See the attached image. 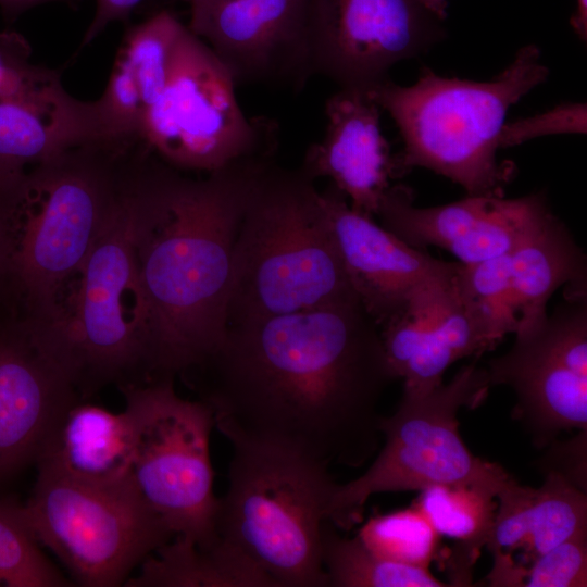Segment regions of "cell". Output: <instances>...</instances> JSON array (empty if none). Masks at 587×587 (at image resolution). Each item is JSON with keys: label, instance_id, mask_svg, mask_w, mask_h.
I'll use <instances>...</instances> for the list:
<instances>
[{"label": "cell", "instance_id": "1", "mask_svg": "<svg viewBox=\"0 0 587 587\" xmlns=\"http://www.w3.org/2000/svg\"><path fill=\"white\" fill-rule=\"evenodd\" d=\"M360 300L229 323L199 366L198 394L228 440L363 466L379 448L378 403L392 374Z\"/></svg>", "mask_w": 587, "mask_h": 587}, {"label": "cell", "instance_id": "2", "mask_svg": "<svg viewBox=\"0 0 587 587\" xmlns=\"http://www.w3.org/2000/svg\"><path fill=\"white\" fill-rule=\"evenodd\" d=\"M276 148L192 179L158 157L132 192L130 233L147 313L149 380L203 363L228 324L233 253L251 188Z\"/></svg>", "mask_w": 587, "mask_h": 587}, {"label": "cell", "instance_id": "3", "mask_svg": "<svg viewBox=\"0 0 587 587\" xmlns=\"http://www.w3.org/2000/svg\"><path fill=\"white\" fill-rule=\"evenodd\" d=\"M140 134L72 146L32 166L9 193L11 268L24 315L54 322L142 154Z\"/></svg>", "mask_w": 587, "mask_h": 587}, {"label": "cell", "instance_id": "4", "mask_svg": "<svg viewBox=\"0 0 587 587\" xmlns=\"http://www.w3.org/2000/svg\"><path fill=\"white\" fill-rule=\"evenodd\" d=\"M359 300L315 180L271 160L238 227L228 324ZM227 324V325H228Z\"/></svg>", "mask_w": 587, "mask_h": 587}, {"label": "cell", "instance_id": "5", "mask_svg": "<svg viewBox=\"0 0 587 587\" xmlns=\"http://www.w3.org/2000/svg\"><path fill=\"white\" fill-rule=\"evenodd\" d=\"M548 76L539 48L527 45L488 82L444 77L424 67L410 86L390 78L379 84L370 93L403 141L395 155L398 176L424 167L460 185L469 196H504L515 173L512 162L497 158L505 116Z\"/></svg>", "mask_w": 587, "mask_h": 587}, {"label": "cell", "instance_id": "6", "mask_svg": "<svg viewBox=\"0 0 587 587\" xmlns=\"http://www.w3.org/2000/svg\"><path fill=\"white\" fill-rule=\"evenodd\" d=\"M228 488L218 498V538L276 587H327L322 533L337 483L328 466L275 445L229 440Z\"/></svg>", "mask_w": 587, "mask_h": 587}, {"label": "cell", "instance_id": "7", "mask_svg": "<svg viewBox=\"0 0 587 587\" xmlns=\"http://www.w3.org/2000/svg\"><path fill=\"white\" fill-rule=\"evenodd\" d=\"M486 367H461L453 378L423 394H402L397 411L380 417L384 446L358 478L338 484L328 521L350 530L363 521L375 494L422 490L433 485L472 484L497 489L510 477L497 463L475 457L459 433L458 413L487 397Z\"/></svg>", "mask_w": 587, "mask_h": 587}, {"label": "cell", "instance_id": "8", "mask_svg": "<svg viewBox=\"0 0 587 587\" xmlns=\"http://www.w3.org/2000/svg\"><path fill=\"white\" fill-rule=\"evenodd\" d=\"M134 168L124 195L52 322L58 349L83 400L109 384L147 383V313L130 233Z\"/></svg>", "mask_w": 587, "mask_h": 587}, {"label": "cell", "instance_id": "9", "mask_svg": "<svg viewBox=\"0 0 587 587\" xmlns=\"http://www.w3.org/2000/svg\"><path fill=\"white\" fill-rule=\"evenodd\" d=\"M20 510L38 542L84 587L125 586L134 570L174 537L130 477L89 484L38 472Z\"/></svg>", "mask_w": 587, "mask_h": 587}, {"label": "cell", "instance_id": "10", "mask_svg": "<svg viewBox=\"0 0 587 587\" xmlns=\"http://www.w3.org/2000/svg\"><path fill=\"white\" fill-rule=\"evenodd\" d=\"M134 424L130 479L173 533L210 549L218 498L213 491L211 409L177 395L174 378L121 388Z\"/></svg>", "mask_w": 587, "mask_h": 587}, {"label": "cell", "instance_id": "11", "mask_svg": "<svg viewBox=\"0 0 587 587\" xmlns=\"http://www.w3.org/2000/svg\"><path fill=\"white\" fill-rule=\"evenodd\" d=\"M236 85L211 48L186 27L174 49L166 85L143 116L141 136L170 166L208 174L277 147L276 123L247 116Z\"/></svg>", "mask_w": 587, "mask_h": 587}, {"label": "cell", "instance_id": "12", "mask_svg": "<svg viewBox=\"0 0 587 587\" xmlns=\"http://www.w3.org/2000/svg\"><path fill=\"white\" fill-rule=\"evenodd\" d=\"M514 334L511 349L486 367L490 386L514 391L513 417L540 448L562 432L587 430V296L564 297Z\"/></svg>", "mask_w": 587, "mask_h": 587}, {"label": "cell", "instance_id": "13", "mask_svg": "<svg viewBox=\"0 0 587 587\" xmlns=\"http://www.w3.org/2000/svg\"><path fill=\"white\" fill-rule=\"evenodd\" d=\"M310 22L315 74L365 91L446 35L444 21L415 0H312Z\"/></svg>", "mask_w": 587, "mask_h": 587}, {"label": "cell", "instance_id": "14", "mask_svg": "<svg viewBox=\"0 0 587 587\" xmlns=\"http://www.w3.org/2000/svg\"><path fill=\"white\" fill-rule=\"evenodd\" d=\"M187 26L236 84L300 92L315 74L312 0H189Z\"/></svg>", "mask_w": 587, "mask_h": 587}, {"label": "cell", "instance_id": "15", "mask_svg": "<svg viewBox=\"0 0 587 587\" xmlns=\"http://www.w3.org/2000/svg\"><path fill=\"white\" fill-rule=\"evenodd\" d=\"M78 400L51 323L0 320V485L35 464L57 419Z\"/></svg>", "mask_w": 587, "mask_h": 587}, {"label": "cell", "instance_id": "16", "mask_svg": "<svg viewBox=\"0 0 587 587\" xmlns=\"http://www.w3.org/2000/svg\"><path fill=\"white\" fill-rule=\"evenodd\" d=\"M552 213L545 191L519 198L466 196L448 204L419 208L404 185L390 186L377 216L409 246H436L471 264L511 252Z\"/></svg>", "mask_w": 587, "mask_h": 587}, {"label": "cell", "instance_id": "17", "mask_svg": "<svg viewBox=\"0 0 587 587\" xmlns=\"http://www.w3.org/2000/svg\"><path fill=\"white\" fill-rule=\"evenodd\" d=\"M321 196L351 286L378 326L400 316L419 291L454 275L459 262L409 246L354 211L333 184Z\"/></svg>", "mask_w": 587, "mask_h": 587}, {"label": "cell", "instance_id": "18", "mask_svg": "<svg viewBox=\"0 0 587 587\" xmlns=\"http://www.w3.org/2000/svg\"><path fill=\"white\" fill-rule=\"evenodd\" d=\"M380 107L370 91L339 88L325 103L323 138L310 145L300 167L314 180L327 177L369 217L398 176L395 157L380 128Z\"/></svg>", "mask_w": 587, "mask_h": 587}, {"label": "cell", "instance_id": "19", "mask_svg": "<svg viewBox=\"0 0 587 587\" xmlns=\"http://www.w3.org/2000/svg\"><path fill=\"white\" fill-rule=\"evenodd\" d=\"M453 277L419 291L400 316L383 326L386 359L395 377L404 380V392H427L442 384L454 362L487 351Z\"/></svg>", "mask_w": 587, "mask_h": 587}, {"label": "cell", "instance_id": "20", "mask_svg": "<svg viewBox=\"0 0 587 587\" xmlns=\"http://www.w3.org/2000/svg\"><path fill=\"white\" fill-rule=\"evenodd\" d=\"M97 101H82L63 88L60 72L45 67L16 99L0 101V184L20 179L54 154L109 136Z\"/></svg>", "mask_w": 587, "mask_h": 587}, {"label": "cell", "instance_id": "21", "mask_svg": "<svg viewBox=\"0 0 587 587\" xmlns=\"http://www.w3.org/2000/svg\"><path fill=\"white\" fill-rule=\"evenodd\" d=\"M494 525L486 548L492 558L521 552L528 565L557 545L587 535V496L557 473H546L538 488L511 476L497 496Z\"/></svg>", "mask_w": 587, "mask_h": 587}, {"label": "cell", "instance_id": "22", "mask_svg": "<svg viewBox=\"0 0 587 587\" xmlns=\"http://www.w3.org/2000/svg\"><path fill=\"white\" fill-rule=\"evenodd\" d=\"M134 424L124 409L115 413L78 400L57 419L36 459L38 472L89 484L130 477Z\"/></svg>", "mask_w": 587, "mask_h": 587}, {"label": "cell", "instance_id": "23", "mask_svg": "<svg viewBox=\"0 0 587 587\" xmlns=\"http://www.w3.org/2000/svg\"><path fill=\"white\" fill-rule=\"evenodd\" d=\"M510 272L516 330L544 320L548 300L562 286L564 297L587 296L586 258L553 213L510 252Z\"/></svg>", "mask_w": 587, "mask_h": 587}, {"label": "cell", "instance_id": "24", "mask_svg": "<svg viewBox=\"0 0 587 587\" xmlns=\"http://www.w3.org/2000/svg\"><path fill=\"white\" fill-rule=\"evenodd\" d=\"M497 489L482 485H433L420 490L413 502L442 539L452 542L436 561L449 586L472 585V570L486 547L496 515Z\"/></svg>", "mask_w": 587, "mask_h": 587}, {"label": "cell", "instance_id": "25", "mask_svg": "<svg viewBox=\"0 0 587 587\" xmlns=\"http://www.w3.org/2000/svg\"><path fill=\"white\" fill-rule=\"evenodd\" d=\"M127 587H276L274 582L243 554L221 539L201 549L175 536L147 557Z\"/></svg>", "mask_w": 587, "mask_h": 587}, {"label": "cell", "instance_id": "26", "mask_svg": "<svg viewBox=\"0 0 587 587\" xmlns=\"http://www.w3.org/2000/svg\"><path fill=\"white\" fill-rule=\"evenodd\" d=\"M454 287L486 350L494 349L519 325L510 272V252L476 263L459 262Z\"/></svg>", "mask_w": 587, "mask_h": 587}, {"label": "cell", "instance_id": "27", "mask_svg": "<svg viewBox=\"0 0 587 587\" xmlns=\"http://www.w3.org/2000/svg\"><path fill=\"white\" fill-rule=\"evenodd\" d=\"M322 562L329 587H446L428 569L380 558L355 536L347 538L326 521L322 533Z\"/></svg>", "mask_w": 587, "mask_h": 587}, {"label": "cell", "instance_id": "28", "mask_svg": "<svg viewBox=\"0 0 587 587\" xmlns=\"http://www.w3.org/2000/svg\"><path fill=\"white\" fill-rule=\"evenodd\" d=\"M185 26L168 11H161L134 26L116 59L130 72L147 110L163 91L176 43Z\"/></svg>", "mask_w": 587, "mask_h": 587}, {"label": "cell", "instance_id": "29", "mask_svg": "<svg viewBox=\"0 0 587 587\" xmlns=\"http://www.w3.org/2000/svg\"><path fill=\"white\" fill-rule=\"evenodd\" d=\"M373 553L386 560L428 569L441 550V538L422 511L409 508L376 514L355 535Z\"/></svg>", "mask_w": 587, "mask_h": 587}, {"label": "cell", "instance_id": "30", "mask_svg": "<svg viewBox=\"0 0 587 587\" xmlns=\"http://www.w3.org/2000/svg\"><path fill=\"white\" fill-rule=\"evenodd\" d=\"M39 546L20 504L0 499V587L71 585Z\"/></svg>", "mask_w": 587, "mask_h": 587}, {"label": "cell", "instance_id": "31", "mask_svg": "<svg viewBox=\"0 0 587 587\" xmlns=\"http://www.w3.org/2000/svg\"><path fill=\"white\" fill-rule=\"evenodd\" d=\"M520 586H587V535L565 540L523 566Z\"/></svg>", "mask_w": 587, "mask_h": 587}, {"label": "cell", "instance_id": "32", "mask_svg": "<svg viewBox=\"0 0 587 587\" xmlns=\"http://www.w3.org/2000/svg\"><path fill=\"white\" fill-rule=\"evenodd\" d=\"M585 133L586 104L569 102L534 116L505 123L501 133L500 147L516 146L547 135Z\"/></svg>", "mask_w": 587, "mask_h": 587}, {"label": "cell", "instance_id": "33", "mask_svg": "<svg viewBox=\"0 0 587 587\" xmlns=\"http://www.w3.org/2000/svg\"><path fill=\"white\" fill-rule=\"evenodd\" d=\"M30 47L14 32H0V101L16 99L35 82L42 66L29 63Z\"/></svg>", "mask_w": 587, "mask_h": 587}, {"label": "cell", "instance_id": "34", "mask_svg": "<svg viewBox=\"0 0 587 587\" xmlns=\"http://www.w3.org/2000/svg\"><path fill=\"white\" fill-rule=\"evenodd\" d=\"M586 439L587 430H578L566 441H552L540 461V470L544 474L557 473L586 492Z\"/></svg>", "mask_w": 587, "mask_h": 587}, {"label": "cell", "instance_id": "35", "mask_svg": "<svg viewBox=\"0 0 587 587\" xmlns=\"http://www.w3.org/2000/svg\"><path fill=\"white\" fill-rule=\"evenodd\" d=\"M8 190V187L0 185V320L21 314L11 268V248L5 222Z\"/></svg>", "mask_w": 587, "mask_h": 587}, {"label": "cell", "instance_id": "36", "mask_svg": "<svg viewBox=\"0 0 587 587\" xmlns=\"http://www.w3.org/2000/svg\"><path fill=\"white\" fill-rule=\"evenodd\" d=\"M142 0H97L95 17L83 37L79 50L100 35L111 22L125 21L133 9ZM185 1L189 2V0Z\"/></svg>", "mask_w": 587, "mask_h": 587}, {"label": "cell", "instance_id": "37", "mask_svg": "<svg viewBox=\"0 0 587 587\" xmlns=\"http://www.w3.org/2000/svg\"><path fill=\"white\" fill-rule=\"evenodd\" d=\"M51 1L72 2L73 0H0V8L5 16L14 18L35 5Z\"/></svg>", "mask_w": 587, "mask_h": 587}, {"label": "cell", "instance_id": "38", "mask_svg": "<svg viewBox=\"0 0 587 587\" xmlns=\"http://www.w3.org/2000/svg\"><path fill=\"white\" fill-rule=\"evenodd\" d=\"M570 24L578 38L587 41V0H576L575 11L570 18Z\"/></svg>", "mask_w": 587, "mask_h": 587}, {"label": "cell", "instance_id": "39", "mask_svg": "<svg viewBox=\"0 0 587 587\" xmlns=\"http://www.w3.org/2000/svg\"><path fill=\"white\" fill-rule=\"evenodd\" d=\"M441 21L447 16V0H415Z\"/></svg>", "mask_w": 587, "mask_h": 587}]
</instances>
